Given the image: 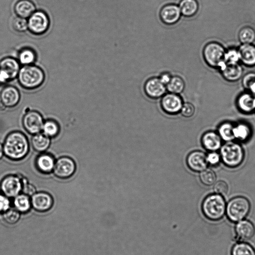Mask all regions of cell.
<instances>
[{
    "label": "cell",
    "mask_w": 255,
    "mask_h": 255,
    "mask_svg": "<svg viewBox=\"0 0 255 255\" xmlns=\"http://www.w3.org/2000/svg\"><path fill=\"white\" fill-rule=\"evenodd\" d=\"M187 164L193 171L201 172L207 168L208 163L205 154L201 151H194L187 156Z\"/></svg>",
    "instance_id": "9a60e30c"
},
{
    "label": "cell",
    "mask_w": 255,
    "mask_h": 255,
    "mask_svg": "<svg viewBox=\"0 0 255 255\" xmlns=\"http://www.w3.org/2000/svg\"><path fill=\"white\" fill-rule=\"evenodd\" d=\"M238 37L243 44H252L255 40V30L249 26L244 27L240 30Z\"/></svg>",
    "instance_id": "d6a6232c"
},
{
    "label": "cell",
    "mask_w": 255,
    "mask_h": 255,
    "mask_svg": "<svg viewBox=\"0 0 255 255\" xmlns=\"http://www.w3.org/2000/svg\"><path fill=\"white\" fill-rule=\"evenodd\" d=\"M233 125L229 122L222 124L218 128V134L221 138L226 141H230L235 138Z\"/></svg>",
    "instance_id": "f1b7e54d"
},
{
    "label": "cell",
    "mask_w": 255,
    "mask_h": 255,
    "mask_svg": "<svg viewBox=\"0 0 255 255\" xmlns=\"http://www.w3.org/2000/svg\"><path fill=\"white\" fill-rule=\"evenodd\" d=\"M200 179L203 184L210 186L215 184L216 180V175L212 169L206 168L201 172Z\"/></svg>",
    "instance_id": "e575fe53"
},
{
    "label": "cell",
    "mask_w": 255,
    "mask_h": 255,
    "mask_svg": "<svg viewBox=\"0 0 255 255\" xmlns=\"http://www.w3.org/2000/svg\"><path fill=\"white\" fill-rule=\"evenodd\" d=\"M22 193L28 196H32L36 192V189L33 185L26 181L25 179H22Z\"/></svg>",
    "instance_id": "60d3db41"
},
{
    "label": "cell",
    "mask_w": 255,
    "mask_h": 255,
    "mask_svg": "<svg viewBox=\"0 0 255 255\" xmlns=\"http://www.w3.org/2000/svg\"><path fill=\"white\" fill-rule=\"evenodd\" d=\"M182 105V100L178 94L170 93L162 96L161 106L167 114L173 115L179 113Z\"/></svg>",
    "instance_id": "8fae6325"
},
{
    "label": "cell",
    "mask_w": 255,
    "mask_h": 255,
    "mask_svg": "<svg viewBox=\"0 0 255 255\" xmlns=\"http://www.w3.org/2000/svg\"><path fill=\"white\" fill-rule=\"evenodd\" d=\"M251 134V129L249 125L245 123H240L234 128V134L235 138L242 141L247 140Z\"/></svg>",
    "instance_id": "4dcf8cb0"
},
{
    "label": "cell",
    "mask_w": 255,
    "mask_h": 255,
    "mask_svg": "<svg viewBox=\"0 0 255 255\" xmlns=\"http://www.w3.org/2000/svg\"><path fill=\"white\" fill-rule=\"evenodd\" d=\"M206 157L208 163L213 165L218 164L221 160L220 155L215 151H211Z\"/></svg>",
    "instance_id": "b9f144b4"
},
{
    "label": "cell",
    "mask_w": 255,
    "mask_h": 255,
    "mask_svg": "<svg viewBox=\"0 0 255 255\" xmlns=\"http://www.w3.org/2000/svg\"><path fill=\"white\" fill-rule=\"evenodd\" d=\"M42 130L43 133L49 137H54L59 133V126L56 122L47 120L44 122Z\"/></svg>",
    "instance_id": "836d02e7"
},
{
    "label": "cell",
    "mask_w": 255,
    "mask_h": 255,
    "mask_svg": "<svg viewBox=\"0 0 255 255\" xmlns=\"http://www.w3.org/2000/svg\"><path fill=\"white\" fill-rule=\"evenodd\" d=\"M178 6L181 14L185 17L194 16L199 9V4L197 0H181Z\"/></svg>",
    "instance_id": "484cf974"
},
{
    "label": "cell",
    "mask_w": 255,
    "mask_h": 255,
    "mask_svg": "<svg viewBox=\"0 0 255 255\" xmlns=\"http://www.w3.org/2000/svg\"><path fill=\"white\" fill-rule=\"evenodd\" d=\"M31 142L33 148L35 151L43 152L50 146V139L44 133H38L32 136Z\"/></svg>",
    "instance_id": "d4e9b609"
},
{
    "label": "cell",
    "mask_w": 255,
    "mask_h": 255,
    "mask_svg": "<svg viewBox=\"0 0 255 255\" xmlns=\"http://www.w3.org/2000/svg\"><path fill=\"white\" fill-rule=\"evenodd\" d=\"M239 56L238 51L231 49L226 53L225 62H238Z\"/></svg>",
    "instance_id": "7bdbcfd3"
},
{
    "label": "cell",
    "mask_w": 255,
    "mask_h": 255,
    "mask_svg": "<svg viewBox=\"0 0 255 255\" xmlns=\"http://www.w3.org/2000/svg\"><path fill=\"white\" fill-rule=\"evenodd\" d=\"M12 26L15 31L19 32H24L28 28L27 21L26 18L17 16L13 19Z\"/></svg>",
    "instance_id": "74e56055"
},
{
    "label": "cell",
    "mask_w": 255,
    "mask_h": 255,
    "mask_svg": "<svg viewBox=\"0 0 255 255\" xmlns=\"http://www.w3.org/2000/svg\"><path fill=\"white\" fill-rule=\"evenodd\" d=\"M20 100V94L16 88L12 86L4 87L0 94V101L5 107L15 106Z\"/></svg>",
    "instance_id": "e0dca14e"
},
{
    "label": "cell",
    "mask_w": 255,
    "mask_h": 255,
    "mask_svg": "<svg viewBox=\"0 0 255 255\" xmlns=\"http://www.w3.org/2000/svg\"><path fill=\"white\" fill-rule=\"evenodd\" d=\"M229 190L227 183L224 181H219L215 183L214 190L216 193L222 196L226 195Z\"/></svg>",
    "instance_id": "f35d334b"
},
{
    "label": "cell",
    "mask_w": 255,
    "mask_h": 255,
    "mask_svg": "<svg viewBox=\"0 0 255 255\" xmlns=\"http://www.w3.org/2000/svg\"><path fill=\"white\" fill-rule=\"evenodd\" d=\"M36 58L34 51L29 48L22 49L18 54L19 62L24 66L31 65L35 62Z\"/></svg>",
    "instance_id": "f546056e"
},
{
    "label": "cell",
    "mask_w": 255,
    "mask_h": 255,
    "mask_svg": "<svg viewBox=\"0 0 255 255\" xmlns=\"http://www.w3.org/2000/svg\"><path fill=\"white\" fill-rule=\"evenodd\" d=\"M238 108L245 113H251L255 109V95L249 93H244L238 99Z\"/></svg>",
    "instance_id": "cb8c5ba5"
},
{
    "label": "cell",
    "mask_w": 255,
    "mask_h": 255,
    "mask_svg": "<svg viewBox=\"0 0 255 255\" xmlns=\"http://www.w3.org/2000/svg\"><path fill=\"white\" fill-rule=\"evenodd\" d=\"M31 205L36 210L44 212L50 209L53 203L51 196L46 192L35 193L30 199Z\"/></svg>",
    "instance_id": "2e32d148"
},
{
    "label": "cell",
    "mask_w": 255,
    "mask_h": 255,
    "mask_svg": "<svg viewBox=\"0 0 255 255\" xmlns=\"http://www.w3.org/2000/svg\"><path fill=\"white\" fill-rule=\"evenodd\" d=\"M235 230L238 237L243 240L251 239L255 233L253 224L246 220L240 221L236 225Z\"/></svg>",
    "instance_id": "44dd1931"
},
{
    "label": "cell",
    "mask_w": 255,
    "mask_h": 255,
    "mask_svg": "<svg viewBox=\"0 0 255 255\" xmlns=\"http://www.w3.org/2000/svg\"><path fill=\"white\" fill-rule=\"evenodd\" d=\"M28 28L36 35L45 33L49 26V19L47 14L43 11H35L29 17L27 21Z\"/></svg>",
    "instance_id": "52a82bcc"
},
{
    "label": "cell",
    "mask_w": 255,
    "mask_h": 255,
    "mask_svg": "<svg viewBox=\"0 0 255 255\" xmlns=\"http://www.w3.org/2000/svg\"><path fill=\"white\" fill-rule=\"evenodd\" d=\"M10 201L7 197L0 194V212H4L9 209Z\"/></svg>",
    "instance_id": "ee69618b"
},
{
    "label": "cell",
    "mask_w": 255,
    "mask_h": 255,
    "mask_svg": "<svg viewBox=\"0 0 255 255\" xmlns=\"http://www.w3.org/2000/svg\"><path fill=\"white\" fill-rule=\"evenodd\" d=\"M226 51L219 43L211 42L204 47L203 56L206 63L213 68L221 67L225 61Z\"/></svg>",
    "instance_id": "8992f818"
},
{
    "label": "cell",
    "mask_w": 255,
    "mask_h": 255,
    "mask_svg": "<svg viewBox=\"0 0 255 255\" xmlns=\"http://www.w3.org/2000/svg\"><path fill=\"white\" fill-rule=\"evenodd\" d=\"M185 83L179 76L172 77L170 82L166 85V90L170 93L179 94L184 90Z\"/></svg>",
    "instance_id": "83f0119b"
},
{
    "label": "cell",
    "mask_w": 255,
    "mask_h": 255,
    "mask_svg": "<svg viewBox=\"0 0 255 255\" xmlns=\"http://www.w3.org/2000/svg\"><path fill=\"white\" fill-rule=\"evenodd\" d=\"M13 203L18 211L23 213L27 212L31 205L29 196L23 193L19 194L15 196L14 199Z\"/></svg>",
    "instance_id": "4316f807"
},
{
    "label": "cell",
    "mask_w": 255,
    "mask_h": 255,
    "mask_svg": "<svg viewBox=\"0 0 255 255\" xmlns=\"http://www.w3.org/2000/svg\"><path fill=\"white\" fill-rule=\"evenodd\" d=\"M76 170V164L71 158L63 156L55 162L53 173L55 176L61 179H66L72 176Z\"/></svg>",
    "instance_id": "9c48e42d"
},
{
    "label": "cell",
    "mask_w": 255,
    "mask_h": 255,
    "mask_svg": "<svg viewBox=\"0 0 255 255\" xmlns=\"http://www.w3.org/2000/svg\"><path fill=\"white\" fill-rule=\"evenodd\" d=\"M4 154L3 145L0 143V160L2 158Z\"/></svg>",
    "instance_id": "bcb514c9"
},
{
    "label": "cell",
    "mask_w": 255,
    "mask_h": 255,
    "mask_svg": "<svg viewBox=\"0 0 255 255\" xmlns=\"http://www.w3.org/2000/svg\"><path fill=\"white\" fill-rule=\"evenodd\" d=\"M18 79L20 85L26 89H34L41 86L45 79L43 70L32 65L23 66L19 71Z\"/></svg>",
    "instance_id": "3957f363"
},
{
    "label": "cell",
    "mask_w": 255,
    "mask_h": 255,
    "mask_svg": "<svg viewBox=\"0 0 255 255\" xmlns=\"http://www.w3.org/2000/svg\"><path fill=\"white\" fill-rule=\"evenodd\" d=\"M181 13L179 6L174 3L164 5L160 9L159 16L163 23L166 25H173L180 19Z\"/></svg>",
    "instance_id": "7c38bea8"
},
{
    "label": "cell",
    "mask_w": 255,
    "mask_h": 255,
    "mask_svg": "<svg viewBox=\"0 0 255 255\" xmlns=\"http://www.w3.org/2000/svg\"><path fill=\"white\" fill-rule=\"evenodd\" d=\"M43 124L42 116L36 111L28 112L22 119L23 128L26 131L32 134L39 133L42 129Z\"/></svg>",
    "instance_id": "30bf717a"
},
{
    "label": "cell",
    "mask_w": 255,
    "mask_h": 255,
    "mask_svg": "<svg viewBox=\"0 0 255 255\" xmlns=\"http://www.w3.org/2000/svg\"><path fill=\"white\" fill-rule=\"evenodd\" d=\"M242 84L250 93L255 95V73H248L244 76Z\"/></svg>",
    "instance_id": "d590c367"
},
{
    "label": "cell",
    "mask_w": 255,
    "mask_h": 255,
    "mask_svg": "<svg viewBox=\"0 0 255 255\" xmlns=\"http://www.w3.org/2000/svg\"><path fill=\"white\" fill-rule=\"evenodd\" d=\"M19 70V62L12 57H5L0 61V70L8 77L9 80L18 75Z\"/></svg>",
    "instance_id": "ac0fdd59"
},
{
    "label": "cell",
    "mask_w": 255,
    "mask_h": 255,
    "mask_svg": "<svg viewBox=\"0 0 255 255\" xmlns=\"http://www.w3.org/2000/svg\"><path fill=\"white\" fill-rule=\"evenodd\" d=\"M231 255H255V250L248 243H238L232 248Z\"/></svg>",
    "instance_id": "1f68e13d"
},
{
    "label": "cell",
    "mask_w": 255,
    "mask_h": 255,
    "mask_svg": "<svg viewBox=\"0 0 255 255\" xmlns=\"http://www.w3.org/2000/svg\"><path fill=\"white\" fill-rule=\"evenodd\" d=\"M4 154L12 160H20L28 154L29 144L26 136L20 131L9 133L4 141Z\"/></svg>",
    "instance_id": "6da1fadb"
},
{
    "label": "cell",
    "mask_w": 255,
    "mask_h": 255,
    "mask_svg": "<svg viewBox=\"0 0 255 255\" xmlns=\"http://www.w3.org/2000/svg\"><path fill=\"white\" fill-rule=\"evenodd\" d=\"M20 214L18 211L13 209H8L3 212V217L5 221L10 224L16 223L19 219Z\"/></svg>",
    "instance_id": "8d00e7d4"
},
{
    "label": "cell",
    "mask_w": 255,
    "mask_h": 255,
    "mask_svg": "<svg viewBox=\"0 0 255 255\" xmlns=\"http://www.w3.org/2000/svg\"><path fill=\"white\" fill-rule=\"evenodd\" d=\"M220 155L226 165L235 167L243 162L244 151L241 145L230 141L221 146Z\"/></svg>",
    "instance_id": "277c9868"
},
{
    "label": "cell",
    "mask_w": 255,
    "mask_h": 255,
    "mask_svg": "<svg viewBox=\"0 0 255 255\" xmlns=\"http://www.w3.org/2000/svg\"><path fill=\"white\" fill-rule=\"evenodd\" d=\"M226 209L224 198L217 193L207 196L202 204V211L204 215L212 221L221 219L225 214Z\"/></svg>",
    "instance_id": "7a4b0ae2"
},
{
    "label": "cell",
    "mask_w": 255,
    "mask_h": 255,
    "mask_svg": "<svg viewBox=\"0 0 255 255\" xmlns=\"http://www.w3.org/2000/svg\"><path fill=\"white\" fill-rule=\"evenodd\" d=\"M220 68L223 77L230 82L239 80L243 73V68L238 62L226 61Z\"/></svg>",
    "instance_id": "5bb4252c"
},
{
    "label": "cell",
    "mask_w": 255,
    "mask_h": 255,
    "mask_svg": "<svg viewBox=\"0 0 255 255\" xmlns=\"http://www.w3.org/2000/svg\"><path fill=\"white\" fill-rule=\"evenodd\" d=\"M204 147L210 151H215L222 146V138L218 133L214 131H208L205 133L201 139Z\"/></svg>",
    "instance_id": "ffe728a7"
},
{
    "label": "cell",
    "mask_w": 255,
    "mask_h": 255,
    "mask_svg": "<svg viewBox=\"0 0 255 255\" xmlns=\"http://www.w3.org/2000/svg\"><path fill=\"white\" fill-rule=\"evenodd\" d=\"M251 204L245 197L239 196L232 199L226 206L227 217L232 222L242 220L249 213Z\"/></svg>",
    "instance_id": "5b68a950"
},
{
    "label": "cell",
    "mask_w": 255,
    "mask_h": 255,
    "mask_svg": "<svg viewBox=\"0 0 255 255\" xmlns=\"http://www.w3.org/2000/svg\"><path fill=\"white\" fill-rule=\"evenodd\" d=\"M166 86L157 77L148 79L144 85L146 95L152 99H157L163 96L166 92Z\"/></svg>",
    "instance_id": "4fadbf2b"
},
{
    "label": "cell",
    "mask_w": 255,
    "mask_h": 255,
    "mask_svg": "<svg viewBox=\"0 0 255 255\" xmlns=\"http://www.w3.org/2000/svg\"><path fill=\"white\" fill-rule=\"evenodd\" d=\"M22 179L18 175H9L3 178L0 184V190L8 198H13L22 190Z\"/></svg>",
    "instance_id": "ba28073f"
},
{
    "label": "cell",
    "mask_w": 255,
    "mask_h": 255,
    "mask_svg": "<svg viewBox=\"0 0 255 255\" xmlns=\"http://www.w3.org/2000/svg\"><path fill=\"white\" fill-rule=\"evenodd\" d=\"M55 162L54 159L51 155L42 153L36 158L35 165L40 172L47 174L53 171Z\"/></svg>",
    "instance_id": "7402d4cb"
},
{
    "label": "cell",
    "mask_w": 255,
    "mask_h": 255,
    "mask_svg": "<svg viewBox=\"0 0 255 255\" xmlns=\"http://www.w3.org/2000/svg\"><path fill=\"white\" fill-rule=\"evenodd\" d=\"M239 60L250 67L255 66V45L252 44H243L238 50Z\"/></svg>",
    "instance_id": "d6986e66"
},
{
    "label": "cell",
    "mask_w": 255,
    "mask_h": 255,
    "mask_svg": "<svg viewBox=\"0 0 255 255\" xmlns=\"http://www.w3.org/2000/svg\"><path fill=\"white\" fill-rule=\"evenodd\" d=\"M14 8L18 16L26 18L35 11V6L30 0H19L15 4Z\"/></svg>",
    "instance_id": "603a6c76"
},
{
    "label": "cell",
    "mask_w": 255,
    "mask_h": 255,
    "mask_svg": "<svg viewBox=\"0 0 255 255\" xmlns=\"http://www.w3.org/2000/svg\"><path fill=\"white\" fill-rule=\"evenodd\" d=\"M180 111L183 116L186 118H190L194 115L195 108L192 104L186 103L183 104Z\"/></svg>",
    "instance_id": "ab89813d"
},
{
    "label": "cell",
    "mask_w": 255,
    "mask_h": 255,
    "mask_svg": "<svg viewBox=\"0 0 255 255\" xmlns=\"http://www.w3.org/2000/svg\"><path fill=\"white\" fill-rule=\"evenodd\" d=\"M172 77L169 72H164L160 75L158 78L164 85H166L170 82Z\"/></svg>",
    "instance_id": "f6af8a7d"
}]
</instances>
